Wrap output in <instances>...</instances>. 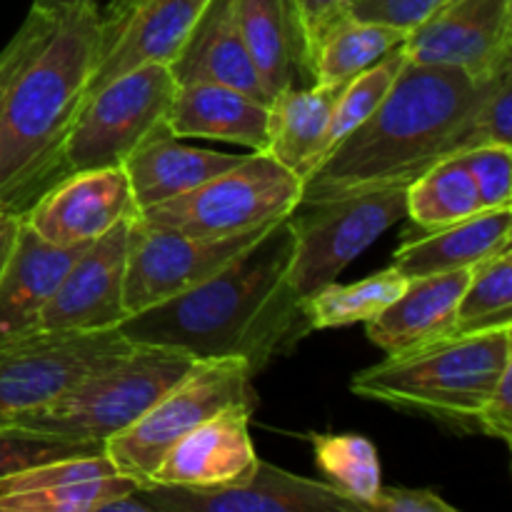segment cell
Segmentation results:
<instances>
[{"mask_svg": "<svg viewBox=\"0 0 512 512\" xmlns=\"http://www.w3.org/2000/svg\"><path fill=\"white\" fill-rule=\"evenodd\" d=\"M365 512H458L433 490L380 488Z\"/></svg>", "mask_w": 512, "mask_h": 512, "instance_id": "cell-40", "label": "cell"}, {"mask_svg": "<svg viewBox=\"0 0 512 512\" xmlns=\"http://www.w3.org/2000/svg\"><path fill=\"white\" fill-rule=\"evenodd\" d=\"M250 415V405H233L203 420L198 428L173 443L150 483L185 488H225L245 483L260 463L250 438Z\"/></svg>", "mask_w": 512, "mask_h": 512, "instance_id": "cell-16", "label": "cell"}, {"mask_svg": "<svg viewBox=\"0 0 512 512\" xmlns=\"http://www.w3.org/2000/svg\"><path fill=\"white\" fill-rule=\"evenodd\" d=\"M253 378L250 365L240 358L195 360L128 430L105 440V455L120 473L148 485L173 443L203 420L233 405L255 408Z\"/></svg>", "mask_w": 512, "mask_h": 512, "instance_id": "cell-7", "label": "cell"}, {"mask_svg": "<svg viewBox=\"0 0 512 512\" xmlns=\"http://www.w3.org/2000/svg\"><path fill=\"white\" fill-rule=\"evenodd\" d=\"M133 215H138V208L123 165L63 173L23 210L25 223L60 248L93 243Z\"/></svg>", "mask_w": 512, "mask_h": 512, "instance_id": "cell-15", "label": "cell"}, {"mask_svg": "<svg viewBox=\"0 0 512 512\" xmlns=\"http://www.w3.org/2000/svg\"><path fill=\"white\" fill-rule=\"evenodd\" d=\"M448 3L450 0H355L350 15L410 33Z\"/></svg>", "mask_w": 512, "mask_h": 512, "instance_id": "cell-37", "label": "cell"}, {"mask_svg": "<svg viewBox=\"0 0 512 512\" xmlns=\"http://www.w3.org/2000/svg\"><path fill=\"white\" fill-rule=\"evenodd\" d=\"M138 495L153 512H360L333 485L300 478L260 460L240 485L185 488V485H138Z\"/></svg>", "mask_w": 512, "mask_h": 512, "instance_id": "cell-14", "label": "cell"}, {"mask_svg": "<svg viewBox=\"0 0 512 512\" xmlns=\"http://www.w3.org/2000/svg\"><path fill=\"white\" fill-rule=\"evenodd\" d=\"M103 448L105 445L100 443H80V440L55 438L18 425H0V480L53 460L103 453Z\"/></svg>", "mask_w": 512, "mask_h": 512, "instance_id": "cell-33", "label": "cell"}, {"mask_svg": "<svg viewBox=\"0 0 512 512\" xmlns=\"http://www.w3.org/2000/svg\"><path fill=\"white\" fill-rule=\"evenodd\" d=\"M483 145L512 148V70L465 115L448 143V158Z\"/></svg>", "mask_w": 512, "mask_h": 512, "instance_id": "cell-34", "label": "cell"}, {"mask_svg": "<svg viewBox=\"0 0 512 512\" xmlns=\"http://www.w3.org/2000/svg\"><path fill=\"white\" fill-rule=\"evenodd\" d=\"M345 83L285 88L268 103V150L265 155L308 178L320 163L330 113Z\"/></svg>", "mask_w": 512, "mask_h": 512, "instance_id": "cell-25", "label": "cell"}, {"mask_svg": "<svg viewBox=\"0 0 512 512\" xmlns=\"http://www.w3.org/2000/svg\"><path fill=\"white\" fill-rule=\"evenodd\" d=\"M295 230L290 215L205 283L130 313L118 325L130 345H160L193 360L240 358L253 375L308 335L290 280Z\"/></svg>", "mask_w": 512, "mask_h": 512, "instance_id": "cell-1", "label": "cell"}, {"mask_svg": "<svg viewBox=\"0 0 512 512\" xmlns=\"http://www.w3.org/2000/svg\"><path fill=\"white\" fill-rule=\"evenodd\" d=\"M168 128L175 138L223 140L265 153L268 103L230 85H178L168 110Z\"/></svg>", "mask_w": 512, "mask_h": 512, "instance_id": "cell-22", "label": "cell"}, {"mask_svg": "<svg viewBox=\"0 0 512 512\" xmlns=\"http://www.w3.org/2000/svg\"><path fill=\"white\" fill-rule=\"evenodd\" d=\"M235 10L268 100L285 88L313 85L295 0H235Z\"/></svg>", "mask_w": 512, "mask_h": 512, "instance_id": "cell-23", "label": "cell"}, {"mask_svg": "<svg viewBox=\"0 0 512 512\" xmlns=\"http://www.w3.org/2000/svg\"><path fill=\"white\" fill-rule=\"evenodd\" d=\"M193 363L180 350L133 345L123 358L88 373L13 425L55 438L105 445V440L128 430Z\"/></svg>", "mask_w": 512, "mask_h": 512, "instance_id": "cell-5", "label": "cell"}, {"mask_svg": "<svg viewBox=\"0 0 512 512\" xmlns=\"http://www.w3.org/2000/svg\"><path fill=\"white\" fill-rule=\"evenodd\" d=\"M138 3L140 0H110L105 13H100V25H103V48L113 40V35L118 33L120 25L125 23V18L133 13Z\"/></svg>", "mask_w": 512, "mask_h": 512, "instance_id": "cell-41", "label": "cell"}, {"mask_svg": "<svg viewBox=\"0 0 512 512\" xmlns=\"http://www.w3.org/2000/svg\"><path fill=\"white\" fill-rule=\"evenodd\" d=\"M408 63L458 68L473 80L512 70V0H450L403 43Z\"/></svg>", "mask_w": 512, "mask_h": 512, "instance_id": "cell-12", "label": "cell"}, {"mask_svg": "<svg viewBox=\"0 0 512 512\" xmlns=\"http://www.w3.org/2000/svg\"><path fill=\"white\" fill-rule=\"evenodd\" d=\"M133 490H138V483L123 473L70 480L23 493H0V512H100Z\"/></svg>", "mask_w": 512, "mask_h": 512, "instance_id": "cell-32", "label": "cell"}, {"mask_svg": "<svg viewBox=\"0 0 512 512\" xmlns=\"http://www.w3.org/2000/svg\"><path fill=\"white\" fill-rule=\"evenodd\" d=\"M303 180L265 153H245L208 183L138 213L143 223L185 235H235L285 218L300 205Z\"/></svg>", "mask_w": 512, "mask_h": 512, "instance_id": "cell-8", "label": "cell"}, {"mask_svg": "<svg viewBox=\"0 0 512 512\" xmlns=\"http://www.w3.org/2000/svg\"><path fill=\"white\" fill-rule=\"evenodd\" d=\"M512 205L488 208L473 218L443 225V228L420 230L405 235L393 255V268L408 280L450 270L475 268L490 255L510 248Z\"/></svg>", "mask_w": 512, "mask_h": 512, "instance_id": "cell-21", "label": "cell"}, {"mask_svg": "<svg viewBox=\"0 0 512 512\" xmlns=\"http://www.w3.org/2000/svg\"><path fill=\"white\" fill-rule=\"evenodd\" d=\"M512 328V248L490 255L470 270L450 335Z\"/></svg>", "mask_w": 512, "mask_h": 512, "instance_id": "cell-29", "label": "cell"}, {"mask_svg": "<svg viewBox=\"0 0 512 512\" xmlns=\"http://www.w3.org/2000/svg\"><path fill=\"white\" fill-rule=\"evenodd\" d=\"M5 210H15V208H10V205H5V203H0V213H5Z\"/></svg>", "mask_w": 512, "mask_h": 512, "instance_id": "cell-44", "label": "cell"}, {"mask_svg": "<svg viewBox=\"0 0 512 512\" xmlns=\"http://www.w3.org/2000/svg\"><path fill=\"white\" fill-rule=\"evenodd\" d=\"M405 198V185H390L298 205L290 213L295 230L290 280L300 303L325 285L335 283L360 253L403 220Z\"/></svg>", "mask_w": 512, "mask_h": 512, "instance_id": "cell-9", "label": "cell"}, {"mask_svg": "<svg viewBox=\"0 0 512 512\" xmlns=\"http://www.w3.org/2000/svg\"><path fill=\"white\" fill-rule=\"evenodd\" d=\"M243 155L218 153V150L193 148L180 143L173 133L155 135L145 145H140L133 155L123 163L128 175L130 193H133L138 213L150 205L165 203L198 185L208 183L215 175L225 173L238 165Z\"/></svg>", "mask_w": 512, "mask_h": 512, "instance_id": "cell-24", "label": "cell"}, {"mask_svg": "<svg viewBox=\"0 0 512 512\" xmlns=\"http://www.w3.org/2000/svg\"><path fill=\"white\" fill-rule=\"evenodd\" d=\"M20 228V210H5L0 213V275H3L5 263L10 258V250H13L15 238H18Z\"/></svg>", "mask_w": 512, "mask_h": 512, "instance_id": "cell-42", "label": "cell"}, {"mask_svg": "<svg viewBox=\"0 0 512 512\" xmlns=\"http://www.w3.org/2000/svg\"><path fill=\"white\" fill-rule=\"evenodd\" d=\"M475 428L505 445L512 443V368L500 375L495 390L480 408Z\"/></svg>", "mask_w": 512, "mask_h": 512, "instance_id": "cell-38", "label": "cell"}, {"mask_svg": "<svg viewBox=\"0 0 512 512\" xmlns=\"http://www.w3.org/2000/svg\"><path fill=\"white\" fill-rule=\"evenodd\" d=\"M483 210L488 208L483 205L475 178L460 163L458 155L440 160L408 185L405 215L420 230L443 228V225L473 218Z\"/></svg>", "mask_w": 512, "mask_h": 512, "instance_id": "cell-27", "label": "cell"}, {"mask_svg": "<svg viewBox=\"0 0 512 512\" xmlns=\"http://www.w3.org/2000/svg\"><path fill=\"white\" fill-rule=\"evenodd\" d=\"M410 280L390 265L388 270L370 275L350 285L330 283L318 293L308 295L300 303L308 330L343 328L353 323H368L375 315L383 313L405 288Z\"/></svg>", "mask_w": 512, "mask_h": 512, "instance_id": "cell-28", "label": "cell"}, {"mask_svg": "<svg viewBox=\"0 0 512 512\" xmlns=\"http://www.w3.org/2000/svg\"><path fill=\"white\" fill-rule=\"evenodd\" d=\"M470 170L480 190L485 208L512 205V148L510 145H483L458 155Z\"/></svg>", "mask_w": 512, "mask_h": 512, "instance_id": "cell-35", "label": "cell"}, {"mask_svg": "<svg viewBox=\"0 0 512 512\" xmlns=\"http://www.w3.org/2000/svg\"><path fill=\"white\" fill-rule=\"evenodd\" d=\"M170 73L178 85H230L270 103L240 33L235 0H208L178 58L170 63Z\"/></svg>", "mask_w": 512, "mask_h": 512, "instance_id": "cell-18", "label": "cell"}, {"mask_svg": "<svg viewBox=\"0 0 512 512\" xmlns=\"http://www.w3.org/2000/svg\"><path fill=\"white\" fill-rule=\"evenodd\" d=\"M313 448L325 483L365 512V505L383 488L375 445L363 435H313Z\"/></svg>", "mask_w": 512, "mask_h": 512, "instance_id": "cell-30", "label": "cell"}, {"mask_svg": "<svg viewBox=\"0 0 512 512\" xmlns=\"http://www.w3.org/2000/svg\"><path fill=\"white\" fill-rule=\"evenodd\" d=\"M90 5H95V0H33L30 10H38L53 20H63L78 10L90 8Z\"/></svg>", "mask_w": 512, "mask_h": 512, "instance_id": "cell-43", "label": "cell"}, {"mask_svg": "<svg viewBox=\"0 0 512 512\" xmlns=\"http://www.w3.org/2000/svg\"><path fill=\"white\" fill-rule=\"evenodd\" d=\"M295 3H298L305 43H308V65H310V53H313V48L318 45V40L323 38L335 23L348 18L355 0H295Z\"/></svg>", "mask_w": 512, "mask_h": 512, "instance_id": "cell-39", "label": "cell"}, {"mask_svg": "<svg viewBox=\"0 0 512 512\" xmlns=\"http://www.w3.org/2000/svg\"><path fill=\"white\" fill-rule=\"evenodd\" d=\"M508 73L480 83L458 68L405 63L380 108L303 180L300 205L370 188H408L448 158V143L465 115Z\"/></svg>", "mask_w": 512, "mask_h": 512, "instance_id": "cell-2", "label": "cell"}, {"mask_svg": "<svg viewBox=\"0 0 512 512\" xmlns=\"http://www.w3.org/2000/svg\"><path fill=\"white\" fill-rule=\"evenodd\" d=\"M205 5L208 0H140L100 53L85 95L140 65L160 63L170 68Z\"/></svg>", "mask_w": 512, "mask_h": 512, "instance_id": "cell-19", "label": "cell"}, {"mask_svg": "<svg viewBox=\"0 0 512 512\" xmlns=\"http://www.w3.org/2000/svg\"><path fill=\"white\" fill-rule=\"evenodd\" d=\"M270 225L235 235H185L178 230L155 228L135 215L130 223L125 268L128 315L213 278L230 260L258 243Z\"/></svg>", "mask_w": 512, "mask_h": 512, "instance_id": "cell-11", "label": "cell"}, {"mask_svg": "<svg viewBox=\"0 0 512 512\" xmlns=\"http://www.w3.org/2000/svg\"><path fill=\"white\" fill-rule=\"evenodd\" d=\"M120 330L95 333H30L0 343V425L58 398L93 370L130 353Z\"/></svg>", "mask_w": 512, "mask_h": 512, "instance_id": "cell-10", "label": "cell"}, {"mask_svg": "<svg viewBox=\"0 0 512 512\" xmlns=\"http://www.w3.org/2000/svg\"><path fill=\"white\" fill-rule=\"evenodd\" d=\"M85 245L60 248L40 238L20 213L18 238L0 275V343L35 333L40 313Z\"/></svg>", "mask_w": 512, "mask_h": 512, "instance_id": "cell-17", "label": "cell"}, {"mask_svg": "<svg viewBox=\"0 0 512 512\" xmlns=\"http://www.w3.org/2000/svg\"><path fill=\"white\" fill-rule=\"evenodd\" d=\"M135 218V215H133ZM133 218L115 223L108 233L85 245L40 313L35 333H95L118 330L128 318L125 268Z\"/></svg>", "mask_w": 512, "mask_h": 512, "instance_id": "cell-13", "label": "cell"}, {"mask_svg": "<svg viewBox=\"0 0 512 512\" xmlns=\"http://www.w3.org/2000/svg\"><path fill=\"white\" fill-rule=\"evenodd\" d=\"M510 368L512 328H500L450 335L425 348L388 355L373 368L360 370L350 390L358 398L478 433L480 408Z\"/></svg>", "mask_w": 512, "mask_h": 512, "instance_id": "cell-4", "label": "cell"}, {"mask_svg": "<svg viewBox=\"0 0 512 512\" xmlns=\"http://www.w3.org/2000/svg\"><path fill=\"white\" fill-rule=\"evenodd\" d=\"M408 33L393 25L348 15L335 23L310 53V83H348L365 68L405 43Z\"/></svg>", "mask_w": 512, "mask_h": 512, "instance_id": "cell-26", "label": "cell"}, {"mask_svg": "<svg viewBox=\"0 0 512 512\" xmlns=\"http://www.w3.org/2000/svg\"><path fill=\"white\" fill-rule=\"evenodd\" d=\"M178 83L168 65L148 63L85 95L60 148L58 170L118 168L140 145L168 133Z\"/></svg>", "mask_w": 512, "mask_h": 512, "instance_id": "cell-6", "label": "cell"}, {"mask_svg": "<svg viewBox=\"0 0 512 512\" xmlns=\"http://www.w3.org/2000/svg\"><path fill=\"white\" fill-rule=\"evenodd\" d=\"M58 20L48 18V15L38 13V10H30L28 18L23 20L18 30L13 33V38L5 43V48L0 50V105H3L5 93L13 85V80L18 78L20 70L28 65V60L48 43V38L53 35Z\"/></svg>", "mask_w": 512, "mask_h": 512, "instance_id": "cell-36", "label": "cell"}, {"mask_svg": "<svg viewBox=\"0 0 512 512\" xmlns=\"http://www.w3.org/2000/svg\"><path fill=\"white\" fill-rule=\"evenodd\" d=\"M103 53L98 5L58 20L0 105V203L23 213L58 170L60 148Z\"/></svg>", "mask_w": 512, "mask_h": 512, "instance_id": "cell-3", "label": "cell"}, {"mask_svg": "<svg viewBox=\"0 0 512 512\" xmlns=\"http://www.w3.org/2000/svg\"><path fill=\"white\" fill-rule=\"evenodd\" d=\"M405 63H408V58H405L403 53V45H398V48L390 50L385 58H380L378 63L365 68L363 73H358L355 78H350L348 83L343 85V90H340L338 100H335L333 105V113H330V123L323 138V150H320V163H323L325 155H328L345 135L353 133L358 125H363L365 120L380 108V103H383L385 95L390 93V88H393V83L398 80Z\"/></svg>", "mask_w": 512, "mask_h": 512, "instance_id": "cell-31", "label": "cell"}, {"mask_svg": "<svg viewBox=\"0 0 512 512\" xmlns=\"http://www.w3.org/2000/svg\"><path fill=\"white\" fill-rule=\"evenodd\" d=\"M470 270L473 268L410 280L408 288L383 313L365 323L370 343L388 355H398L448 338Z\"/></svg>", "mask_w": 512, "mask_h": 512, "instance_id": "cell-20", "label": "cell"}]
</instances>
